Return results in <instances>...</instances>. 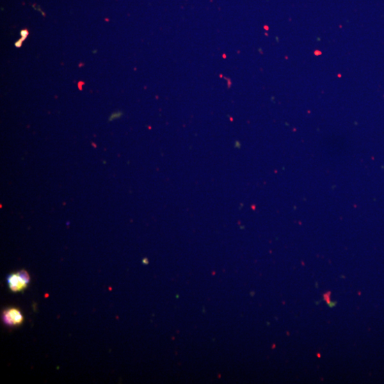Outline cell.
I'll return each mask as SVG.
<instances>
[{
	"label": "cell",
	"instance_id": "1",
	"mask_svg": "<svg viewBox=\"0 0 384 384\" xmlns=\"http://www.w3.org/2000/svg\"><path fill=\"white\" fill-rule=\"evenodd\" d=\"M30 282V277L25 271L13 273L8 278V282L10 291L15 293L23 291Z\"/></svg>",
	"mask_w": 384,
	"mask_h": 384
},
{
	"label": "cell",
	"instance_id": "3",
	"mask_svg": "<svg viewBox=\"0 0 384 384\" xmlns=\"http://www.w3.org/2000/svg\"><path fill=\"white\" fill-rule=\"evenodd\" d=\"M20 35H21V36H22V39L24 40L25 39H26V38H27V36H28V35H29V32H28L27 30H22V31H21Z\"/></svg>",
	"mask_w": 384,
	"mask_h": 384
},
{
	"label": "cell",
	"instance_id": "2",
	"mask_svg": "<svg viewBox=\"0 0 384 384\" xmlns=\"http://www.w3.org/2000/svg\"><path fill=\"white\" fill-rule=\"evenodd\" d=\"M3 320L5 325L15 327L20 326L23 323L24 316L19 309L11 307L3 312Z\"/></svg>",
	"mask_w": 384,
	"mask_h": 384
},
{
	"label": "cell",
	"instance_id": "4",
	"mask_svg": "<svg viewBox=\"0 0 384 384\" xmlns=\"http://www.w3.org/2000/svg\"><path fill=\"white\" fill-rule=\"evenodd\" d=\"M23 41H24V40H22V39L19 40L18 42H17L15 43V46H16L17 47H20L22 46V42H23Z\"/></svg>",
	"mask_w": 384,
	"mask_h": 384
}]
</instances>
